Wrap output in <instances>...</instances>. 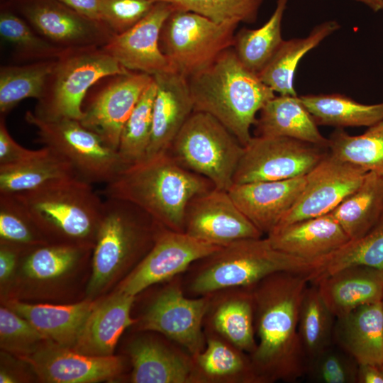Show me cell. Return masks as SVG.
Here are the masks:
<instances>
[{
  "label": "cell",
  "mask_w": 383,
  "mask_h": 383,
  "mask_svg": "<svg viewBox=\"0 0 383 383\" xmlns=\"http://www.w3.org/2000/svg\"><path fill=\"white\" fill-rule=\"evenodd\" d=\"M309 274L282 271L250 286L257 347L250 355L261 383L294 382L306 372L298 332Z\"/></svg>",
  "instance_id": "1"
},
{
  "label": "cell",
  "mask_w": 383,
  "mask_h": 383,
  "mask_svg": "<svg viewBox=\"0 0 383 383\" xmlns=\"http://www.w3.org/2000/svg\"><path fill=\"white\" fill-rule=\"evenodd\" d=\"M213 187L208 179L186 169L167 152L122 169L101 193L104 198L134 204L167 229L184 232L189 202Z\"/></svg>",
  "instance_id": "2"
},
{
  "label": "cell",
  "mask_w": 383,
  "mask_h": 383,
  "mask_svg": "<svg viewBox=\"0 0 383 383\" xmlns=\"http://www.w3.org/2000/svg\"><path fill=\"white\" fill-rule=\"evenodd\" d=\"M187 80L194 111L211 115L243 146L252 137L250 129L257 114L275 96L257 74L242 64L233 48Z\"/></svg>",
  "instance_id": "3"
},
{
  "label": "cell",
  "mask_w": 383,
  "mask_h": 383,
  "mask_svg": "<svg viewBox=\"0 0 383 383\" xmlns=\"http://www.w3.org/2000/svg\"><path fill=\"white\" fill-rule=\"evenodd\" d=\"M315 264L275 249L267 238L240 240L192 263L182 274L187 296L250 287L266 277L288 271L310 274Z\"/></svg>",
  "instance_id": "4"
},
{
  "label": "cell",
  "mask_w": 383,
  "mask_h": 383,
  "mask_svg": "<svg viewBox=\"0 0 383 383\" xmlns=\"http://www.w3.org/2000/svg\"><path fill=\"white\" fill-rule=\"evenodd\" d=\"M162 228L134 204L105 198L94 243L88 294H98L121 271L138 265Z\"/></svg>",
  "instance_id": "5"
},
{
  "label": "cell",
  "mask_w": 383,
  "mask_h": 383,
  "mask_svg": "<svg viewBox=\"0 0 383 383\" xmlns=\"http://www.w3.org/2000/svg\"><path fill=\"white\" fill-rule=\"evenodd\" d=\"M40 229L65 240L86 246L95 241L104 200L91 184L79 177L14 194Z\"/></svg>",
  "instance_id": "6"
},
{
  "label": "cell",
  "mask_w": 383,
  "mask_h": 383,
  "mask_svg": "<svg viewBox=\"0 0 383 383\" xmlns=\"http://www.w3.org/2000/svg\"><path fill=\"white\" fill-rule=\"evenodd\" d=\"M130 70L101 46L65 48L54 60L33 113L47 120H80L89 89L101 79Z\"/></svg>",
  "instance_id": "7"
},
{
  "label": "cell",
  "mask_w": 383,
  "mask_h": 383,
  "mask_svg": "<svg viewBox=\"0 0 383 383\" xmlns=\"http://www.w3.org/2000/svg\"><path fill=\"white\" fill-rule=\"evenodd\" d=\"M244 146L211 115L194 111L168 151L186 169L228 191Z\"/></svg>",
  "instance_id": "8"
},
{
  "label": "cell",
  "mask_w": 383,
  "mask_h": 383,
  "mask_svg": "<svg viewBox=\"0 0 383 383\" xmlns=\"http://www.w3.org/2000/svg\"><path fill=\"white\" fill-rule=\"evenodd\" d=\"M239 23L234 21L216 23L176 6L162 26L160 48L172 70L188 78L233 48Z\"/></svg>",
  "instance_id": "9"
},
{
  "label": "cell",
  "mask_w": 383,
  "mask_h": 383,
  "mask_svg": "<svg viewBox=\"0 0 383 383\" xmlns=\"http://www.w3.org/2000/svg\"><path fill=\"white\" fill-rule=\"evenodd\" d=\"M25 118L37 129V141L67 160L81 179L106 184L123 169L117 150L80 121L43 120L30 111Z\"/></svg>",
  "instance_id": "10"
},
{
  "label": "cell",
  "mask_w": 383,
  "mask_h": 383,
  "mask_svg": "<svg viewBox=\"0 0 383 383\" xmlns=\"http://www.w3.org/2000/svg\"><path fill=\"white\" fill-rule=\"evenodd\" d=\"M182 274L162 282L135 323L139 330L160 333L195 355L206 346L204 318L209 296L185 295Z\"/></svg>",
  "instance_id": "11"
},
{
  "label": "cell",
  "mask_w": 383,
  "mask_h": 383,
  "mask_svg": "<svg viewBox=\"0 0 383 383\" xmlns=\"http://www.w3.org/2000/svg\"><path fill=\"white\" fill-rule=\"evenodd\" d=\"M323 149L287 137L255 135L244 146L233 184L306 176L328 154Z\"/></svg>",
  "instance_id": "12"
},
{
  "label": "cell",
  "mask_w": 383,
  "mask_h": 383,
  "mask_svg": "<svg viewBox=\"0 0 383 383\" xmlns=\"http://www.w3.org/2000/svg\"><path fill=\"white\" fill-rule=\"evenodd\" d=\"M221 247L185 232L163 228L151 249L123 279L118 290L136 296L151 286L183 274L195 261Z\"/></svg>",
  "instance_id": "13"
},
{
  "label": "cell",
  "mask_w": 383,
  "mask_h": 383,
  "mask_svg": "<svg viewBox=\"0 0 383 383\" xmlns=\"http://www.w3.org/2000/svg\"><path fill=\"white\" fill-rule=\"evenodd\" d=\"M4 3L44 38L61 48L102 46L113 35L104 23L78 13L59 0H9Z\"/></svg>",
  "instance_id": "14"
},
{
  "label": "cell",
  "mask_w": 383,
  "mask_h": 383,
  "mask_svg": "<svg viewBox=\"0 0 383 383\" xmlns=\"http://www.w3.org/2000/svg\"><path fill=\"white\" fill-rule=\"evenodd\" d=\"M367 172L328 153L306 175L302 192L277 227L331 213L360 186Z\"/></svg>",
  "instance_id": "15"
},
{
  "label": "cell",
  "mask_w": 383,
  "mask_h": 383,
  "mask_svg": "<svg viewBox=\"0 0 383 383\" xmlns=\"http://www.w3.org/2000/svg\"><path fill=\"white\" fill-rule=\"evenodd\" d=\"M152 79L150 74L134 71L112 76L110 82L83 104L80 122L117 150L123 126Z\"/></svg>",
  "instance_id": "16"
},
{
  "label": "cell",
  "mask_w": 383,
  "mask_h": 383,
  "mask_svg": "<svg viewBox=\"0 0 383 383\" xmlns=\"http://www.w3.org/2000/svg\"><path fill=\"white\" fill-rule=\"evenodd\" d=\"M184 232L219 246L263 235L237 206L228 191L214 187L189 202Z\"/></svg>",
  "instance_id": "17"
},
{
  "label": "cell",
  "mask_w": 383,
  "mask_h": 383,
  "mask_svg": "<svg viewBox=\"0 0 383 383\" xmlns=\"http://www.w3.org/2000/svg\"><path fill=\"white\" fill-rule=\"evenodd\" d=\"M176 6L157 1L136 24L118 34H113L101 46L109 55L130 71L152 76L174 71L162 52L160 37L162 26Z\"/></svg>",
  "instance_id": "18"
},
{
  "label": "cell",
  "mask_w": 383,
  "mask_h": 383,
  "mask_svg": "<svg viewBox=\"0 0 383 383\" xmlns=\"http://www.w3.org/2000/svg\"><path fill=\"white\" fill-rule=\"evenodd\" d=\"M156 333V332H155ZM144 335L128 346L133 383H193V357L160 333Z\"/></svg>",
  "instance_id": "19"
},
{
  "label": "cell",
  "mask_w": 383,
  "mask_h": 383,
  "mask_svg": "<svg viewBox=\"0 0 383 383\" xmlns=\"http://www.w3.org/2000/svg\"><path fill=\"white\" fill-rule=\"evenodd\" d=\"M40 377L52 383H91L112 379L123 370L119 357L93 356L56 345L26 355Z\"/></svg>",
  "instance_id": "20"
},
{
  "label": "cell",
  "mask_w": 383,
  "mask_h": 383,
  "mask_svg": "<svg viewBox=\"0 0 383 383\" xmlns=\"http://www.w3.org/2000/svg\"><path fill=\"white\" fill-rule=\"evenodd\" d=\"M306 182V176L279 181L234 184L232 199L264 235L272 232L293 206Z\"/></svg>",
  "instance_id": "21"
},
{
  "label": "cell",
  "mask_w": 383,
  "mask_h": 383,
  "mask_svg": "<svg viewBox=\"0 0 383 383\" xmlns=\"http://www.w3.org/2000/svg\"><path fill=\"white\" fill-rule=\"evenodd\" d=\"M204 318V333L220 336L252 354L257 347L254 304L250 287L226 288L212 292Z\"/></svg>",
  "instance_id": "22"
},
{
  "label": "cell",
  "mask_w": 383,
  "mask_h": 383,
  "mask_svg": "<svg viewBox=\"0 0 383 383\" xmlns=\"http://www.w3.org/2000/svg\"><path fill=\"white\" fill-rule=\"evenodd\" d=\"M152 77L157 89L152 108L150 141L145 158L168 152L194 112L187 77L174 71Z\"/></svg>",
  "instance_id": "23"
},
{
  "label": "cell",
  "mask_w": 383,
  "mask_h": 383,
  "mask_svg": "<svg viewBox=\"0 0 383 383\" xmlns=\"http://www.w3.org/2000/svg\"><path fill=\"white\" fill-rule=\"evenodd\" d=\"M267 238L275 249L314 264L350 240L331 213L277 227Z\"/></svg>",
  "instance_id": "24"
},
{
  "label": "cell",
  "mask_w": 383,
  "mask_h": 383,
  "mask_svg": "<svg viewBox=\"0 0 383 383\" xmlns=\"http://www.w3.org/2000/svg\"><path fill=\"white\" fill-rule=\"evenodd\" d=\"M333 343L359 364L383 362V300L335 318Z\"/></svg>",
  "instance_id": "25"
},
{
  "label": "cell",
  "mask_w": 383,
  "mask_h": 383,
  "mask_svg": "<svg viewBox=\"0 0 383 383\" xmlns=\"http://www.w3.org/2000/svg\"><path fill=\"white\" fill-rule=\"evenodd\" d=\"M135 299V296L117 289L96 304L72 349L88 355H113L122 333L135 323L136 320L131 317Z\"/></svg>",
  "instance_id": "26"
},
{
  "label": "cell",
  "mask_w": 383,
  "mask_h": 383,
  "mask_svg": "<svg viewBox=\"0 0 383 383\" xmlns=\"http://www.w3.org/2000/svg\"><path fill=\"white\" fill-rule=\"evenodd\" d=\"M313 284L335 318L362 305L383 300V272L370 267H348Z\"/></svg>",
  "instance_id": "27"
},
{
  "label": "cell",
  "mask_w": 383,
  "mask_h": 383,
  "mask_svg": "<svg viewBox=\"0 0 383 383\" xmlns=\"http://www.w3.org/2000/svg\"><path fill=\"white\" fill-rule=\"evenodd\" d=\"M206 346L193 357V383H261L248 353L204 333Z\"/></svg>",
  "instance_id": "28"
},
{
  "label": "cell",
  "mask_w": 383,
  "mask_h": 383,
  "mask_svg": "<svg viewBox=\"0 0 383 383\" xmlns=\"http://www.w3.org/2000/svg\"><path fill=\"white\" fill-rule=\"evenodd\" d=\"M259 113L255 123L256 135L287 137L328 148V138L321 133L318 124L299 96H275Z\"/></svg>",
  "instance_id": "29"
},
{
  "label": "cell",
  "mask_w": 383,
  "mask_h": 383,
  "mask_svg": "<svg viewBox=\"0 0 383 383\" xmlns=\"http://www.w3.org/2000/svg\"><path fill=\"white\" fill-rule=\"evenodd\" d=\"M96 304L87 301L70 305L30 304L14 301L9 307L28 320L47 340L73 348Z\"/></svg>",
  "instance_id": "30"
},
{
  "label": "cell",
  "mask_w": 383,
  "mask_h": 383,
  "mask_svg": "<svg viewBox=\"0 0 383 383\" xmlns=\"http://www.w3.org/2000/svg\"><path fill=\"white\" fill-rule=\"evenodd\" d=\"M73 177H78L69 162L45 147L44 152L34 158L0 165V194L26 193Z\"/></svg>",
  "instance_id": "31"
},
{
  "label": "cell",
  "mask_w": 383,
  "mask_h": 383,
  "mask_svg": "<svg viewBox=\"0 0 383 383\" xmlns=\"http://www.w3.org/2000/svg\"><path fill=\"white\" fill-rule=\"evenodd\" d=\"M340 27L337 21H327L316 26L305 38L284 40L258 77L274 93L297 96L294 81L301 59Z\"/></svg>",
  "instance_id": "32"
},
{
  "label": "cell",
  "mask_w": 383,
  "mask_h": 383,
  "mask_svg": "<svg viewBox=\"0 0 383 383\" xmlns=\"http://www.w3.org/2000/svg\"><path fill=\"white\" fill-rule=\"evenodd\" d=\"M331 213L350 240L363 236L383 213V177L367 172L360 186Z\"/></svg>",
  "instance_id": "33"
},
{
  "label": "cell",
  "mask_w": 383,
  "mask_h": 383,
  "mask_svg": "<svg viewBox=\"0 0 383 383\" xmlns=\"http://www.w3.org/2000/svg\"><path fill=\"white\" fill-rule=\"evenodd\" d=\"M299 99L318 125L370 127L383 121V102L364 104L340 94L301 95Z\"/></svg>",
  "instance_id": "34"
},
{
  "label": "cell",
  "mask_w": 383,
  "mask_h": 383,
  "mask_svg": "<svg viewBox=\"0 0 383 383\" xmlns=\"http://www.w3.org/2000/svg\"><path fill=\"white\" fill-rule=\"evenodd\" d=\"M355 265L383 272V213L363 236L349 240L336 251L317 261L309 274L310 283L314 284L331 274Z\"/></svg>",
  "instance_id": "35"
},
{
  "label": "cell",
  "mask_w": 383,
  "mask_h": 383,
  "mask_svg": "<svg viewBox=\"0 0 383 383\" xmlns=\"http://www.w3.org/2000/svg\"><path fill=\"white\" fill-rule=\"evenodd\" d=\"M289 0H277L268 21L257 29L242 28L235 35L233 48L242 64L258 74L277 50L283 38L282 22Z\"/></svg>",
  "instance_id": "36"
},
{
  "label": "cell",
  "mask_w": 383,
  "mask_h": 383,
  "mask_svg": "<svg viewBox=\"0 0 383 383\" xmlns=\"http://www.w3.org/2000/svg\"><path fill=\"white\" fill-rule=\"evenodd\" d=\"M335 317L316 285L307 287L301 303L298 332L307 363L333 343Z\"/></svg>",
  "instance_id": "37"
},
{
  "label": "cell",
  "mask_w": 383,
  "mask_h": 383,
  "mask_svg": "<svg viewBox=\"0 0 383 383\" xmlns=\"http://www.w3.org/2000/svg\"><path fill=\"white\" fill-rule=\"evenodd\" d=\"M328 148L337 159L383 177V121L358 135L338 128L328 138Z\"/></svg>",
  "instance_id": "38"
},
{
  "label": "cell",
  "mask_w": 383,
  "mask_h": 383,
  "mask_svg": "<svg viewBox=\"0 0 383 383\" xmlns=\"http://www.w3.org/2000/svg\"><path fill=\"white\" fill-rule=\"evenodd\" d=\"M55 59L35 61L23 65L1 67V116L8 113L23 99L34 98L38 100L40 98Z\"/></svg>",
  "instance_id": "39"
},
{
  "label": "cell",
  "mask_w": 383,
  "mask_h": 383,
  "mask_svg": "<svg viewBox=\"0 0 383 383\" xmlns=\"http://www.w3.org/2000/svg\"><path fill=\"white\" fill-rule=\"evenodd\" d=\"M156 89L153 78L123 126L117 149L123 168L146 156L151 137Z\"/></svg>",
  "instance_id": "40"
},
{
  "label": "cell",
  "mask_w": 383,
  "mask_h": 383,
  "mask_svg": "<svg viewBox=\"0 0 383 383\" xmlns=\"http://www.w3.org/2000/svg\"><path fill=\"white\" fill-rule=\"evenodd\" d=\"M0 34L15 49L20 59L32 62L55 59L61 48L40 37L32 26L6 3H1Z\"/></svg>",
  "instance_id": "41"
},
{
  "label": "cell",
  "mask_w": 383,
  "mask_h": 383,
  "mask_svg": "<svg viewBox=\"0 0 383 383\" xmlns=\"http://www.w3.org/2000/svg\"><path fill=\"white\" fill-rule=\"evenodd\" d=\"M87 246L54 244L32 250L23 265L25 274L35 279L59 277L72 269L84 256Z\"/></svg>",
  "instance_id": "42"
},
{
  "label": "cell",
  "mask_w": 383,
  "mask_h": 383,
  "mask_svg": "<svg viewBox=\"0 0 383 383\" xmlns=\"http://www.w3.org/2000/svg\"><path fill=\"white\" fill-rule=\"evenodd\" d=\"M40 229L21 201L14 195L0 194V238L15 246L41 244Z\"/></svg>",
  "instance_id": "43"
},
{
  "label": "cell",
  "mask_w": 383,
  "mask_h": 383,
  "mask_svg": "<svg viewBox=\"0 0 383 383\" xmlns=\"http://www.w3.org/2000/svg\"><path fill=\"white\" fill-rule=\"evenodd\" d=\"M170 3L178 8L192 11L216 23L256 21L262 0H151Z\"/></svg>",
  "instance_id": "44"
},
{
  "label": "cell",
  "mask_w": 383,
  "mask_h": 383,
  "mask_svg": "<svg viewBox=\"0 0 383 383\" xmlns=\"http://www.w3.org/2000/svg\"><path fill=\"white\" fill-rule=\"evenodd\" d=\"M358 363L334 343L307 363L309 378L320 383H357Z\"/></svg>",
  "instance_id": "45"
},
{
  "label": "cell",
  "mask_w": 383,
  "mask_h": 383,
  "mask_svg": "<svg viewBox=\"0 0 383 383\" xmlns=\"http://www.w3.org/2000/svg\"><path fill=\"white\" fill-rule=\"evenodd\" d=\"M0 339L3 348L27 355L35 351L32 348L37 343L47 340L28 320L4 307L0 309Z\"/></svg>",
  "instance_id": "46"
},
{
  "label": "cell",
  "mask_w": 383,
  "mask_h": 383,
  "mask_svg": "<svg viewBox=\"0 0 383 383\" xmlns=\"http://www.w3.org/2000/svg\"><path fill=\"white\" fill-rule=\"evenodd\" d=\"M151 0H103L102 21L113 34L125 32L152 8Z\"/></svg>",
  "instance_id": "47"
},
{
  "label": "cell",
  "mask_w": 383,
  "mask_h": 383,
  "mask_svg": "<svg viewBox=\"0 0 383 383\" xmlns=\"http://www.w3.org/2000/svg\"><path fill=\"white\" fill-rule=\"evenodd\" d=\"M45 150V147L30 150L19 145L10 135L4 121H0V165H12L34 158Z\"/></svg>",
  "instance_id": "48"
},
{
  "label": "cell",
  "mask_w": 383,
  "mask_h": 383,
  "mask_svg": "<svg viewBox=\"0 0 383 383\" xmlns=\"http://www.w3.org/2000/svg\"><path fill=\"white\" fill-rule=\"evenodd\" d=\"M78 13L97 22L102 21L103 0H59Z\"/></svg>",
  "instance_id": "49"
},
{
  "label": "cell",
  "mask_w": 383,
  "mask_h": 383,
  "mask_svg": "<svg viewBox=\"0 0 383 383\" xmlns=\"http://www.w3.org/2000/svg\"><path fill=\"white\" fill-rule=\"evenodd\" d=\"M18 251L15 245L3 243L0 250V280L4 282L12 274L16 265Z\"/></svg>",
  "instance_id": "50"
},
{
  "label": "cell",
  "mask_w": 383,
  "mask_h": 383,
  "mask_svg": "<svg viewBox=\"0 0 383 383\" xmlns=\"http://www.w3.org/2000/svg\"><path fill=\"white\" fill-rule=\"evenodd\" d=\"M357 383H383V371L377 365L359 364Z\"/></svg>",
  "instance_id": "51"
},
{
  "label": "cell",
  "mask_w": 383,
  "mask_h": 383,
  "mask_svg": "<svg viewBox=\"0 0 383 383\" xmlns=\"http://www.w3.org/2000/svg\"><path fill=\"white\" fill-rule=\"evenodd\" d=\"M364 4L374 12L383 10V0H355Z\"/></svg>",
  "instance_id": "52"
},
{
  "label": "cell",
  "mask_w": 383,
  "mask_h": 383,
  "mask_svg": "<svg viewBox=\"0 0 383 383\" xmlns=\"http://www.w3.org/2000/svg\"><path fill=\"white\" fill-rule=\"evenodd\" d=\"M15 379L9 373L1 371L0 372V382L1 383H11L15 382Z\"/></svg>",
  "instance_id": "53"
},
{
  "label": "cell",
  "mask_w": 383,
  "mask_h": 383,
  "mask_svg": "<svg viewBox=\"0 0 383 383\" xmlns=\"http://www.w3.org/2000/svg\"><path fill=\"white\" fill-rule=\"evenodd\" d=\"M379 367L383 371V362L379 365Z\"/></svg>",
  "instance_id": "54"
},
{
  "label": "cell",
  "mask_w": 383,
  "mask_h": 383,
  "mask_svg": "<svg viewBox=\"0 0 383 383\" xmlns=\"http://www.w3.org/2000/svg\"><path fill=\"white\" fill-rule=\"evenodd\" d=\"M9 0H1V3H4V2H6V1H8Z\"/></svg>",
  "instance_id": "55"
}]
</instances>
